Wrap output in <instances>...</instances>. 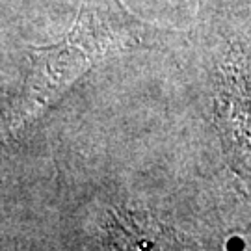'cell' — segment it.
I'll use <instances>...</instances> for the list:
<instances>
[{
	"instance_id": "2",
	"label": "cell",
	"mask_w": 251,
	"mask_h": 251,
	"mask_svg": "<svg viewBox=\"0 0 251 251\" xmlns=\"http://www.w3.org/2000/svg\"><path fill=\"white\" fill-rule=\"evenodd\" d=\"M106 251H186L180 234L145 210L117 208L104 231Z\"/></svg>"
},
{
	"instance_id": "1",
	"label": "cell",
	"mask_w": 251,
	"mask_h": 251,
	"mask_svg": "<svg viewBox=\"0 0 251 251\" xmlns=\"http://www.w3.org/2000/svg\"><path fill=\"white\" fill-rule=\"evenodd\" d=\"M173 37L182 34L136 17L121 0H80L76 19L62 39L32 49L28 75L9 116V132L30 125L104 58L158 49Z\"/></svg>"
},
{
	"instance_id": "3",
	"label": "cell",
	"mask_w": 251,
	"mask_h": 251,
	"mask_svg": "<svg viewBox=\"0 0 251 251\" xmlns=\"http://www.w3.org/2000/svg\"><path fill=\"white\" fill-rule=\"evenodd\" d=\"M218 117L225 151L233 170L250 184L251 192V88L250 82L229 76L218 100Z\"/></svg>"
}]
</instances>
